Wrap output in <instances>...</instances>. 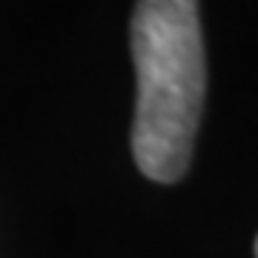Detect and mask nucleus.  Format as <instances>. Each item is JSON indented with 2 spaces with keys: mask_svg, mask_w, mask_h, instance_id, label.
I'll return each instance as SVG.
<instances>
[{
  "mask_svg": "<svg viewBox=\"0 0 258 258\" xmlns=\"http://www.w3.org/2000/svg\"><path fill=\"white\" fill-rule=\"evenodd\" d=\"M255 258H258V238H255Z\"/></svg>",
  "mask_w": 258,
  "mask_h": 258,
  "instance_id": "2",
  "label": "nucleus"
},
{
  "mask_svg": "<svg viewBox=\"0 0 258 258\" xmlns=\"http://www.w3.org/2000/svg\"><path fill=\"white\" fill-rule=\"evenodd\" d=\"M129 43L138 81L132 158L149 181L175 184L192 161L207 98L198 0H138Z\"/></svg>",
  "mask_w": 258,
  "mask_h": 258,
  "instance_id": "1",
  "label": "nucleus"
}]
</instances>
